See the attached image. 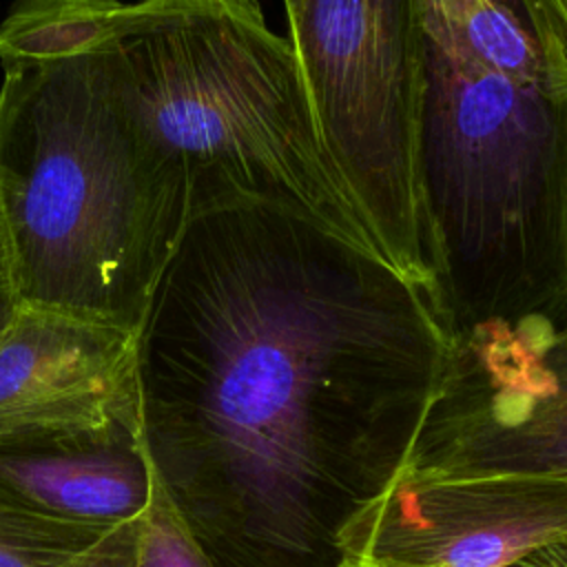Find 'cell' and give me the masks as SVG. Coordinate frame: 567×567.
<instances>
[{
    "instance_id": "9a60e30c",
    "label": "cell",
    "mask_w": 567,
    "mask_h": 567,
    "mask_svg": "<svg viewBox=\"0 0 567 567\" xmlns=\"http://www.w3.org/2000/svg\"><path fill=\"white\" fill-rule=\"evenodd\" d=\"M507 567H567V538L536 547Z\"/></svg>"
},
{
    "instance_id": "5bb4252c",
    "label": "cell",
    "mask_w": 567,
    "mask_h": 567,
    "mask_svg": "<svg viewBox=\"0 0 567 567\" xmlns=\"http://www.w3.org/2000/svg\"><path fill=\"white\" fill-rule=\"evenodd\" d=\"M20 306H22V299H20V292H18V281H16L9 230H7L4 213H2V206H0V334L13 321Z\"/></svg>"
},
{
    "instance_id": "30bf717a",
    "label": "cell",
    "mask_w": 567,
    "mask_h": 567,
    "mask_svg": "<svg viewBox=\"0 0 567 567\" xmlns=\"http://www.w3.org/2000/svg\"><path fill=\"white\" fill-rule=\"evenodd\" d=\"M120 0H13L0 22L4 71L44 66L102 49L115 33Z\"/></svg>"
},
{
    "instance_id": "8fae6325",
    "label": "cell",
    "mask_w": 567,
    "mask_h": 567,
    "mask_svg": "<svg viewBox=\"0 0 567 567\" xmlns=\"http://www.w3.org/2000/svg\"><path fill=\"white\" fill-rule=\"evenodd\" d=\"M135 567H213L177 507L168 498L153 463L151 496L140 518Z\"/></svg>"
},
{
    "instance_id": "52a82bcc",
    "label": "cell",
    "mask_w": 567,
    "mask_h": 567,
    "mask_svg": "<svg viewBox=\"0 0 567 567\" xmlns=\"http://www.w3.org/2000/svg\"><path fill=\"white\" fill-rule=\"evenodd\" d=\"M137 332L22 303L0 334V447H140Z\"/></svg>"
},
{
    "instance_id": "ba28073f",
    "label": "cell",
    "mask_w": 567,
    "mask_h": 567,
    "mask_svg": "<svg viewBox=\"0 0 567 567\" xmlns=\"http://www.w3.org/2000/svg\"><path fill=\"white\" fill-rule=\"evenodd\" d=\"M567 538V478L401 470L341 532V556L396 567H507Z\"/></svg>"
},
{
    "instance_id": "6da1fadb",
    "label": "cell",
    "mask_w": 567,
    "mask_h": 567,
    "mask_svg": "<svg viewBox=\"0 0 567 567\" xmlns=\"http://www.w3.org/2000/svg\"><path fill=\"white\" fill-rule=\"evenodd\" d=\"M452 346L430 288L286 210H190L137 328L148 458L213 567H339Z\"/></svg>"
},
{
    "instance_id": "7a4b0ae2",
    "label": "cell",
    "mask_w": 567,
    "mask_h": 567,
    "mask_svg": "<svg viewBox=\"0 0 567 567\" xmlns=\"http://www.w3.org/2000/svg\"><path fill=\"white\" fill-rule=\"evenodd\" d=\"M421 182L452 332L567 321V62L503 0H423Z\"/></svg>"
},
{
    "instance_id": "2e32d148",
    "label": "cell",
    "mask_w": 567,
    "mask_h": 567,
    "mask_svg": "<svg viewBox=\"0 0 567 567\" xmlns=\"http://www.w3.org/2000/svg\"><path fill=\"white\" fill-rule=\"evenodd\" d=\"M339 567H396V565H388V563H379V560H370V558H354V556H346Z\"/></svg>"
},
{
    "instance_id": "3957f363",
    "label": "cell",
    "mask_w": 567,
    "mask_h": 567,
    "mask_svg": "<svg viewBox=\"0 0 567 567\" xmlns=\"http://www.w3.org/2000/svg\"><path fill=\"white\" fill-rule=\"evenodd\" d=\"M0 206L22 303L137 332L193 188L97 49L4 71Z\"/></svg>"
},
{
    "instance_id": "7c38bea8",
    "label": "cell",
    "mask_w": 567,
    "mask_h": 567,
    "mask_svg": "<svg viewBox=\"0 0 567 567\" xmlns=\"http://www.w3.org/2000/svg\"><path fill=\"white\" fill-rule=\"evenodd\" d=\"M527 27L551 53L567 58V0H518Z\"/></svg>"
},
{
    "instance_id": "8992f818",
    "label": "cell",
    "mask_w": 567,
    "mask_h": 567,
    "mask_svg": "<svg viewBox=\"0 0 567 567\" xmlns=\"http://www.w3.org/2000/svg\"><path fill=\"white\" fill-rule=\"evenodd\" d=\"M403 470L567 478V321L452 332Z\"/></svg>"
},
{
    "instance_id": "277c9868",
    "label": "cell",
    "mask_w": 567,
    "mask_h": 567,
    "mask_svg": "<svg viewBox=\"0 0 567 567\" xmlns=\"http://www.w3.org/2000/svg\"><path fill=\"white\" fill-rule=\"evenodd\" d=\"M100 58L151 137L186 168L193 208L250 199L383 259L321 146L297 55L257 0L124 2Z\"/></svg>"
},
{
    "instance_id": "4fadbf2b",
    "label": "cell",
    "mask_w": 567,
    "mask_h": 567,
    "mask_svg": "<svg viewBox=\"0 0 567 567\" xmlns=\"http://www.w3.org/2000/svg\"><path fill=\"white\" fill-rule=\"evenodd\" d=\"M140 518L117 525L100 545L66 567H135Z\"/></svg>"
},
{
    "instance_id": "5b68a950",
    "label": "cell",
    "mask_w": 567,
    "mask_h": 567,
    "mask_svg": "<svg viewBox=\"0 0 567 567\" xmlns=\"http://www.w3.org/2000/svg\"><path fill=\"white\" fill-rule=\"evenodd\" d=\"M321 146L383 259L434 292L421 182L423 0H284Z\"/></svg>"
},
{
    "instance_id": "9c48e42d",
    "label": "cell",
    "mask_w": 567,
    "mask_h": 567,
    "mask_svg": "<svg viewBox=\"0 0 567 567\" xmlns=\"http://www.w3.org/2000/svg\"><path fill=\"white\" fill-rule=\"evenodd\" d=\"M0 485L62 518L120 525L151 496L146 443L140 447H0Z\"/></svg>"
}]
</instances>
